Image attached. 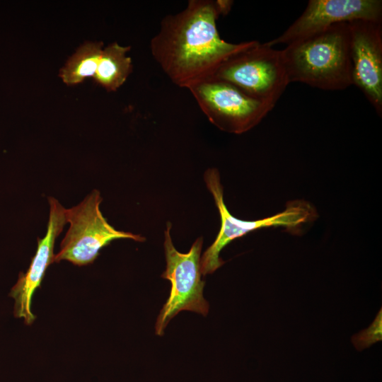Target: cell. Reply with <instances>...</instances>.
Listing matches in <instances>:
<instances>
[{
    "mask_svg": "<svg viewBox=\"0 0 382 382\" xmlns=\"http://www.w3.org/2000/svg\"><path fill=\"white\" fill-rule=\"evenodd\" d=\"M212 0H190L175 14L166 16L150 42L154 60L170 81L188 89L212 77L228 58L255 40L231 43L221 38L219 17Z\"/></svg>",
    "mask_w": 382,
    "mask_h": 382,
    "instance_id": "1",
    "label": "cell"
},
{
    "mask_svg": "<svg viewBox=\"0 0 382 382\" xmlns=\"http://www.w3.org/2000/svg\"><path fill=\"white\" fill-rule=\"evenodd\" d=\"M281 53L289 83L326 91L352 85L348 23L293 42Z\"/></svg>",
    "mask_w": 382,
    "mask_h": 382,
    "instance_id": "2",
    "label": "cell"
},
{
    "mask_svg": "<svg viewBox=\"0 0 382 382\" xmlns=\"http://www.w3.org/2000/svg\"><path fill=\"white\" fill-rule=\"evenodd\" d=\"M204 179L218 209L221 228L214 241L201 257L202 275L214 272L224 264L220 253L233 240L267 227L283 228L289 233L300 235L303 227L315 221L318 216L316 207L311 202L296 199L288 202L284 210L274 215L254 221L241 220L233 216L225 204L219 170L214 168L207 169Z\"/></svg>",
    "mask_w": 382,
    "mask_h": 382,
    "instance_id": "3",
    "label": "cell"
},
{
    "mask_svg": "<svg viewBox=\"0 0 382 382\" xmlns=\"http://www.w3.org/2000/svg\"><path fill=\"white\" fill-rule=\"evenodd\" d=\"M247 96L275 105L290 83L281 50L256 41L224 62L212 76Z\"/></svg>",
    "mask_w": 382,
    "mask_h": 382,
    "instance_id": "4",
    "label": "cell"
},
{
    "mask_svg": "<svg viewBox=\"0 0 382 382\" xmlns=\"http://www.w3.org/2000/svg\"><path fill=\"white\" fill-rule=\"evenodd\" d=\"M100 193L93 190L77 205L66 209V219L69 227L54 256V262L68 261L74 265L91 264L100 250L116 239H132L144 242L139 234L118 231L103 216L100 204Z\"/></svg>",
    "mask_w": 382,
    "mask_h": 382,
    "instance_id": "5",
    "label": "cell"
},
{
    "mask_svg": "<svg viewBox=\"0 0 382 382\" xmlns=\"http://www.w3.org/2000/svg\"><path fill=\"white\" fill-rule=\"evenodd\" d=\"M171 224H167L163 243L166 268L161 274L171 283L169 296L156 323V334L163 335L170 320L182 311H194L206 316L209 303L203 296L204 281L200 268L203 238L199 237L187 253L176 250L170 236Z\"/></svg>",
    "mask_w": 382,
    "mask_h": 382,
    "instance_id": "6",
    "label": "cell"
},
{
    "mask_svg": "<svg viewBox=\"0 0 382 382\" xmlns=\"http://www.w3.org/2000/svg\"><path fill=\"white\" fill-rule=\"evenodd\" d=\"M188 90L209 122L228 133L240 134L249 131L274 107L214 77L201 81Z\"/></svg>",
    "mask_w": 382,
    "mask_h": 382,
    "instance_id": "7",
    "label": "cell"
},
{
    "mask_svg": "<svg viewBox=\"0 0 382 382\" xmlns=\"http://www.w3.org/2000/svg\"><path fill=\"white\" fill-rule=\"evenodd\" d=\"M382 21L381 0H310L301 15L267 46L289 45L335 24L355 20Z\"/></svg>",
    "mask_w": 382,
    "mask_h": 382,
    "instance_id": "8",
    "label": "cell"
},
{
    "mask_svg": "<svg viewBox=\"0 0 382 382\" xmlns=\"http://www.w3.org/2000/svg\"><path fill=\"white\" fill-rule=\"evenodd\" d=\"M382 21L348 23L352 84L382 114Z\"/></svg>",
    "mask_w": 382,
    "mask_h": 382,
    "instance_id": "9",
    "label": "cell"
},
{
    "mask_svg": "<svg viewBox=\"0 0 382 382\" xmlns=\"http://www.w3.org/2000/svg\"><path fill=\"white\" fill-rule=\"evenodd\" d=\"M48 200L50 214L46 234L44 238H37V248L28 270L25 273H20L16 284L9 294L14 299V316L23 318L26 325H31L35 319L31 311L33 296L40 286L47 269L54 262L55 241L67 223L66 209L52 197H50Z\"/></svg>",
    "mask_w": 382,
    "mask_h": 382,
    "instance_id": "10",
    "label": "cell"
},
{
    "mask_svg": "<svg viewBox=\"0 0 382 382\" xmlns=\"http://www.w3.org/2000/svg\"><path fill=\"white\" fill-rule=\"evenodd\" d=\"M129 47L112 42L103 50L93 79L108 91L118 89L132 71V63L127 52Z\"/></svg>",
    "mask_w": 382,
    "mask_h": 382,
    "instance_id": "11",
    "label": "cell"
},
{
    "mask_svg": "<svg viewBox=\"0 0 382 382\" xmlns=\"http://www.w3.org/2000/svg\"><path fill=\"white\" fill-rule=\"evenodd\" d=\"M103 42H86L81 46L60 71V76L67 85L81 83L94 76L103 52Z\"/></svg>",
    "mask_w": 382,
    "mask_h": 382,
    "instance_id": "12",
    "label": "cell"
},
{
    "mask_svg": "<svg viewBox=\"0 0 382 382\" xmlns=\"http://www.w3.org/2000/svg\"><path fill=\"white\" fill-rule=\"evenodd\" d=\"M233 1L230 0H216L215 1L216 8L219 16H225L229 13L231 9Z\"/></svg>",
    "mask_w": 382,
    "mask_h": 382,
    "instance_id": "13",
    "label": "cell"
}]
</instances>
